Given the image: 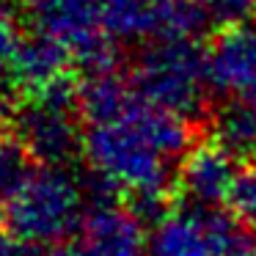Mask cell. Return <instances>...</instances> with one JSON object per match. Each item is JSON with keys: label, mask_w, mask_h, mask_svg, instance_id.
<instances>
[{"label": "cell", "mask_w": 256, "mask_h": 256, "mask_svg": "<svg viewBox=\"0 0 256 256\" xmlns=\"http://www.w3.org/2000/svg\"><path fill=\"white\" fill-rule=\"evenodd\" d=\"M212 22L220 25H242L250 22V17L256 14V0H190Z\"/></svg>", "instance_id": "obj_13"}, {"label": "cell", "mask_w": 256, "mask_h": 256, "mask_svg": "<svg viewBox=\"0 0 256 256\" xmlns=\"http://www.w3.org/2000/svg\"><path fill=\"white\" fill-rule=\"evenodd\" d=\"M240 223L226 210L171 206L149 234V256H232L242 245Z\"/></svg>", "instance_id": "obj_6"}, {"label": "cell", "mask_w": 256, "mask_h": 256, "mask_svg": "<svg viewBox=\"0 0 256 256\" xmlns=\"http://www.w3.org/2000/svg\"><path fill=\"white\" fill-rule=\"evenodd\" d=\"M144 226L146 223L132 212V206L118 198L88 204L80 232L96 256H149V237Z\"/></svg>", "instance_id": "obj_9"}, {"label": "cell", "mask_w": 256, "mask_h": 256, "mask_svg": "<svg viewBox=\"0 0 256 256\" xmlns=\"http://www.w3.org/2000/svg\"><path fill=\"white\" fill-rule=\"evenodd\" d=\"M206 72L215 94L256 110V25H228L206 47Z\"/></svg>", "instance_id": "obj_7"}, {"label": "cell", "mask_w": 256, "mask_h": 256, "mask_svg": "<svg viewBox=\"0 0 256 256\" xmlns=\"http://www.w3.org/2000/svg\"><path fill=\"white\" fill-rule=\"evenodd\" d=\"M210 138L242 166L256 160V110L242 102H223L212 116Z\"/></svg>", "instance_id": "obj_10"}, {"label": "cell", "mask_w": 256, "mask_h": 256, "mask_svg": "<svg viewBox=\"0 0 256 256\" xmlns=\"http://www.w3.org/2000/svg\"><path fill=\"white\" fill-rule=\"evenodd\" d=\"M232 256H256V240H242V245Z\"/></svg>", "instance_id": "obj_17"}, {"label": "cell", "mask_w": 256, "mask_h": 256, "mask_svg": "<svg viewBox=\"0 0 256 256\" xmlns=\"http://www.w3.org/2000/svg\"><path fill=\"white\" fill-rule=\"evenodd\" d=\"M108 0H22L34 34L58 42L86 74L116 69L118 47L105 34Z\"/></svg>", "instance_id": "obj_5"}, {"label": "cell", "mask_w": 256, "mask_h": 256, "mask_svg": "<svg viewBox=\"0 0 256 256\" xmlns=\"http://www.w3.org/2000/svg\"><path fill=\"white\" fill-rule=\"evenodd\" d=\"M228 210L237 218L240 226L256 232V160L245 162L240 168V176H237V184H234Z\"/></svg>", "instance_id": "obj_12"}, {"label": "cell", "mask_w": 256, "mask_h": 256, "mask_svg": "<svg viewBox=\"0 0 256 256\" xmlns=\"http://www.w3.org/2000/svg\"><path fill=\"white\" fill-rule=\"evenodd\" d=\"M86 190L83 179H74L66 168L34 166L12 193L3 223L6 234L28 248H56L69 240L86 220Z\"/></svg>", "instance_id": "obj_2"}, {"label": "cell", "mask_w": 256, "mask_h": 256, "mask_svg": "<svg viewBox=\"0 0 256 256\" xmlns=\"http://www.w3.org/2000/svg\"><path fill=\"white\" fill-rule=\"evenodd\" d=\"M86 124L83 160L108 179L140 220L157 223L168 210V190L190 152V122L149 105L127 74L96 72L78 86Z\"/></svg>", "instance_id": "obj_1"}, {"label": "cell", "mask_w": 256, "mask_h": 256, "mask_svg": "<svg viewBox=\"0 0 256 256\" xmlns=\"http://www.w3.org/2000/svg\"><path fill=\"white\" fill-rule=\"evenodd\" d=\"M240 166L228 152H223L212 138L190 146L176 168V188L182 190L188 204L198 206H223L232 201Z\"/></svg>", "instance_id": "obj_8"}, {"label": "cell", "mask_w": 256, "mask_h": 256, "mask_svg": "<svg viewBox=\"0 0 256 256\" xmlns=\"http://www.w3.org/2000/svg\"><path fill=\"white\" fill-rule=\"evenodd\" d=\"M44 256H96V250L80 237V240H69V242H64V245H56V248H50Z\"/></svg>", "instance_id": "obj_15"}, {"label": "cell", "mask_w": 256, "mask_h": 256, "mask_svg": "<svg viewBox=\"0 0 256 256\" xmlns=\"http://www.w3.org/2000/svg\"><path fill=\"white\" fill-rule=\"evenodd\" d=\"M30 157L28 152L22 149L14 135L0 132V218H3V210H6L12 193L22 184V179L30 174Z\"/></svg>", "instance_id": "obj_11"}, {"label": "cell", "mask_w": 256, "mask_h": 256, "mask_svg": "<svg viewBox=\"0 0 256 256\" xmlns=\"http://www.w3.org/2000/svg\"><path fill=\"white\" fill-rule=\"evenodd\" d=\"M20 102H22V94L17 91V86L6 74H0V132H3V127H8L14 122Z\"/></svg>", "instance_id": "obj_14"}, {"label": "cell", "mask_w": 256, "mask_h": 256, "mask_svg": "<svg viewBox=\"0 0 256 256\" xmlns=\"http://www.w3.org/2000/svg\"><path fill=\"white\" fill-rule=\"evenodd\" d=\"M130 83L149 105L193 122L204 113L212 91L206 47L201 42H152L138 50L130 66Z\"/></svg>", "instance_id": "obj_3"}, {"label": "cell", "mask_w": 256, "mask_h": 256, "mask_svg": "<svg viewBox=\"0 0 256 256\" xmlns=\"http://www.w3.org/2000/svg\"><path fill=\"white\" fill-rule=\"evenodd\" d=\"M12 135L36 166L66 168L78 154H83L86 124L80 116L78 86L64 80L22 96L12 122Z\"/></svg>", "instance_id": "obj_4"}, {"label": "cell", "mask_w": 256, "mask_h": 256, "mask_svg": "<svg viewBox=\"0 0 256 256\" xmlns=\"http://www.w3.org/2000/svg\"><path fill=\"white\" fill-rule=\"evenodd\" d=\"M20 12H22V0H0V30L14 25Z\"/></svg>", "instance_id": "obj_16"}]
</instances>
